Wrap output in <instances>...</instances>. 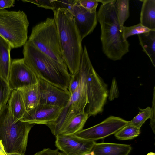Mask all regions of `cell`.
Returning <instances> with one entry per match:
<instances>
[{"label":"cell","instance_id":"obj_1","mask_svg":"<svg viewBox=\"0 0 155 155\" xmlns=\"http://www.w3.org/2000/svg\"><path fill=\"white\" fill-rule=\"evenodd\" d=\"M53 12L62 58L70 74L73 75L79 69L83 52L82 40L69 10L59 8Z\"/></svg>","mask_w":155,"mask_h":155},{"label":"cell","instance_id":"obj_2","mask_svg":"<svg viewBox=\"0 0 155 155\" xmlns=\"http://www.w3.org/2000/svg\"><path fill=\"white\" fill-rule=\"evenodd\" d=\"M116 1L101 4L97 12L98 21L101 26L103 51L108 58L114 61L121 60L129 52L130 46L129 42L123 36V27L120 25L117 18Z\"/></svg>","mask_w":155,"mask_h":155},{"label":"cell","instance_id":"obj_3","mask_svg":"<svg viewBox=\"0 0 155 155\" xmlns=\"http://www.w3.org/2000/svg\"><path fill=\"white\" fill-rule=\"evenodd\" d=\"M23 54L24 63L38 78L62 89H68L71 76L65 64L52 59L28 41L23 45Z\"/></svg>","mask_w":155,"mask_h":155},{"label":"cell","instance_id":"obj_4","mask_svg":"<svg viewBox=\"0 0 155 155\" xmlns=\"http://www.w3.org/2000/svg\"><path fill=\"white\" fill-rule=\"evenodd\" d=\"M14 119L8 104L0 110V140L7 154L18 153L25 155L29 133L34 125Z\"/></svg>","mask_w":155,"mask_h":155},{"label":"cell","instance_id":"obj_5","mask_svg":"<svg viewBox=\"0 0 155 155\" xmlns=\"http://www.w3.org/2000/svg\"><path fill=\"white\" fill-rule=\"evenodd\" d=\"M91 65V63L88 61H81L79 69L81 77L78 87L71 94L69 102L66 106L62 108L56 120L46 125L55 136L60 134L72 118L85 112V108L88 103L87 92V77Z\"/></svg>","mask_w":155,"mask_h":155},{"label":"cell","instance_id":"obj_6","mask_svg":"<svg viewBox=\"0 0 155 155\" xmlns=\"http://www.w3.org/2000/svg\"><path fill=\"white\" fill-rule=\"evenodd\" d=\"M29 25L27 15L23 11L0 10V36L12 49L23 46L27 41Z\"/></svg>","mask_w":155,"mask_h":155},{"label":"cell","instance_id":"obj_7","mask_svg":"<svg viewBox=\"0 0 155 155\" xmlns=\"http://www.w3.org/2000/svg\"><path fill=\"white\" fill-rule=\"evenodd\" d=\"M28 41L52 59L61 64H65L61 51L54 18H47L33 27Z\"/></svg>","mask_w":155,"mask_h":155},{"label":"cell","instance_id":"obj_8","mask_svg":"<svg viewBox=\"0 0 155 155\" xmlns=\"http://www.w3.org/2000/svg\"><path fill=\"white\" fill-rule=\"evenodd\" d=\"M107 85L99 75L92 65L88 73L87 92L88 101L86 111L90 116L102 113L108 96Z\"/></svg>","mask_w":155,"mask_h":155},{"label":"cell","instance_id":"obj_9","mask_svg":"<svg viewBox=\"0 0 155 155\" xmlns=\"http://www.w3.org/2000/svg\"><path fill=\"white\" fill-rule=\"evenodd\" d=\"M128 122L120 117L111 116L98 124L83 129L75 135L83 139L95 141L115 134L127 124Z\"/></svg>","mask_w":155,"mask_h":155},{"label":"cell","instance_id":"obj_10","mask_svg":"<svg viewBox=\"0 0 155 155\" xmlns=\"http://www.w3.org/2000/svg\"><path fill=\"white\" fill-rule=\"evenodd\" d=\"M38 78L23 59L11 60L8 84L12 90H20L38 83Z\"/></svg>","mask_w":155,"mask_h":155},{"label":"cell","instance_id":"obj_11","mask_svg":"<svg viewBox=\"0 0 155 155\" xmlns=\"http://www.w3.org/2000/svg\"><path fill=\"white\" fill-rule=\"evenodd\" d=\"M40 95L39 104L63 108L70 99L68 89L59 87L40 78H38Z\"/></svg>","mask_w":155,"mask_h":155},{"label":"cell","instance_id":"obj_12","mask_svg":"<svg viewBox=\"0 0 155 155\" xmlns=\"http://www.w3.org/2000/svg\"><path fill=\"white\" fill-rule=\"evenodd\" d=\"M55 137L56 147L65 155H83L90 153L96 143L75 134H59Z\"/></svg>","mask_w":155,"mask_h":155},{"label":"cell","instance_id":"obj_13","mask_svg":"<svg viewBox=\"0 0 155 155\" xmlns=\"http://www.w3.org/2000/svg\"><path fill=\"white\" fill-rule=\"evenodd\" d=\"M69 10L73 15L76 25L82 40L91 33L98 22L97 12L91 13L78 3L77 0Z\"/></svg>","mask_w":155,"mask_h":155},{"label":"cell","instance_id":"obj_14","mask_svg":"<svg viewBox=\"0 0 155 155\" xmlns=\"http://www.w3.org/2000/svg\"><path fill=\"white\" fill-rule=\"evenodd\" d=\"M62 108L38 104L27 111L20 121L33 124H44L54 121L58 117Z\"/></svg>","mask_w":155,"mask_h":155},{"label":"cell","instance_id":"obj_15","mask_svg":"<svg viewBox=\"0 0 155 155\" xmlns=\"http://www.w3.org/2000/svg\"><path fill=\"white\" fill-rule=\"evenodd\" d=\"M131 150L128 144L96 143L91 151L93 155H128Z\"/></svg>","mask_w":155,"mask_h":155},{"label":"cell","instance_id":"obj_16","mask_svg":"<svg viewBox=\"0 0 155 155\" xmlns=\"http://www.w3.org/2000/svg\"><path fill=\"white\" fill-rule=\"evenodd\" d=\"M8 102V109L13 119L20 120L26 111L21 91L18 90L12 91Z\"/></svg>","mask_w":155,"mask_h":155},{"label":"cell","instance_id":"obj_17","mask_svg":"<svg viewBox=\"0 0 155 155\" xmlns=\"http://www.w3.org/2000/svg\"><path fill=\"white\" fill-rule=\"evenodd\" d=\"M9 44L0 36V77L8 83L11 65Z\"/></svg>","mask_w":155,"mask_h":155},{"label":"cell","instance_id":"obj_18","mask_svg":"<svg viewBox=\"0 0 155 155\" xmlns=\"http://www.w3.org/2000/svg\"><path fill=\"white\" fill-rule=\"evenodd\" d=\"M142 1L140 14V23L151 30H155V0Z\"/></svg>","mask_w":155,"mask_h":155},{"label":"cell","instance_id":"obj_19","mask_svg":"<svg viewBox=\"0 0 155 155\" xmlns=\"http://www.w3.org/2000/svg\"><path fill=\"white\" fill-rule=\"evenodd\" d=\"M140 44L143 51L149 57L153 66H155V30L137 35Z\"/></svg>","mask_w":155,"mask_h":155},{"label":"cell","instance_id":"obj_20","mask_svg":"<svg viewBox=\"0 0 155 155\" xmlns=\"http://www.w3.org/2000/svg\"><path fill=\"white\" fill-rule=\"evenodd\" d=\"M19 90L21 92L26 111L39 104L40 95L38 83Z\"/></svg>","mask_w":155,"mask_h":155},{"label":"cell","instance_id":"obj_21","mask_svg":"<svg viewBox=\"0 0 155 155\" xmlns=\"http://www.w3.org/2000/svg\"><path fill=\"white\" fill-rule=\"evenodd\" d=\"M89 117L86 111L75 116L69 121L60 134H75L83 129Z\"/></svg>","mask_w":155,"mask_h":155},{"label":"cell","instance_id":"obj_22","mask_svg":"<svg viewBox=\"0 0 155 155\" xmlns=\"http://www.w3.org/2000/svg\"><path fill=\"white\" fill-rule=\"evenodd\" d=\"M115 7L119 23L122 27L129 16V0H116Z\"/></svg>","mask_w":155,"mask_h":155},{"label":"cell","instance_id":"obj_23","mask_svg":"<svg viewBox=\"0 0 155 155\" xmlns=\"http://www.w3.org/2000/svg\"><path fill=\"white\" fill-rule=\"evenodd\" d=\"M140 133V129L127 124L115 134L114 135L120 140H129L137 137Z\"/></svg>","mask_w":155,"mask_h":155},{"label":"cell","instance_id":"obj_24","mask_svg":"<svg viewBox=\"0 0 155 155\" xmlns=\"http://www.w3.org/2000/svg\"><path fill=\"white\" fill-rule=\"evenodd\" d=\"M138 109L139 110L138 114L131 120L129 121L128 124L140 129L146 120L150 118L151 108L147 107L143 109L138 107Z\"/></svg>","mask_w":155,"mask_h":155},{"label":"cell","instance_id":"obj_25","mask_svg":"<svg viewBox=\"0 0 155 155\" xmlns=\"http://www.w3.org/2000/svg\"><path fill=\"white\" fill-rule=\"evenodd\" d=\"M150 30L140 23L131 26L122 27L123 35L125 39L131 36L147 32Z\"/></svg>","mask_w":155,"mask_h":155},{"label":"cell","instance_id":"obj_26","mask_svg":"<svg viewBox=\"0 0 155 155\" xmlns=\"http://www.w3.org/2000/svg\"><path fill=\"white\" fill-rule=\"evenodd\" d=\"M12 91L8 83L0 77V110L7 104Z\"/></svg>","mask_w":155,"mask_h":155},{"label":"cell","instance_id":"obj_27","mask_svg":"<svg viewBox=\"0 0 155 155\" xmlns=\"http://www.w3.org/2000/svg\"><path fill=\"white\" fill-rule=\"evenodd\" d=\"M24 2L34 4L38 7L49 9L53 11L56 9L53 0H21Z\"/></svg>","mask_w":155,"mask_h":155},{"label":"cell","instance_id":"obj_28","mask_svg":"<svg viewBox=\"0 0 155 155\" xmlns=\"http://www.w3.org/2000/svg\"><path fill=\"white\" fill-rule=\"evenodd\" d=\"M78 3L87 10L91 13L96 12L98 5L97 0H77Z\"/></svg>","mask_w":155,"mask_h":155},{"label":"cell","instance_id":"obj_29","mask_svg":"<svg viewBox=\"0 0 155 155\" xmlns=\"http://www.w3.org/2000/svg\"><path fill=\"white\" fill-rule=\"evenodd\" d=\"M81 77V74L79 70L74 74L71 76L68 89L71 94L78 87L80 82Z\"/></svg>","mask_w":155,"mask_h":155},{"label":"cell","instance_id":"obj_30","mask_svg":"<svg viewBox=\"0 0 155 155\" xmlns=\"http://www.w3.org/2000/svg\"><path fill=\"white\" fill-rule=\"evenodd\" d=\"M53 0L56 9L59 8H66L69 10L77 1V0Z\"/></svg>","mask_w":155,"mask_h":155},{"label":"cell","instance_id":"obj_31","mask_svg":"<svg viewBox=\"0 0 155 155\" xmlns=\"http://www.w3.org/2000/svg\"><path fill=\"white\" fill-rule=\"evenodd\" d=\"M155 86L153 89V98L152 101V106L151 108V115L150 125V126L153 131L155 134Z\"/></svg>","mask_w":155,"mask_h":155},{"label":"cell","instance_id":"obj_32","mask_svg":"<svg viewBox=\"0 0 155 155\" xmlns=\"http://www.w3.org/2000/svg\"><path fill=\"white\" fill-rule=\"evenodd\" d=\"M58 149L52 150L49 148H44L37 152L34 155H60Z\"/></svg>","mask_w":155,"mask_h":155},{"label":"cell","instance_id":"obj_33","mask_svg":"<svg viewBox=\"0 0 155 155\" xmlns=\"http://www.w3.org/2000/svg\"><path fill=\"white\" fill-rule=\"evenodd\" d=\"M14 0H0V10L14 6Z\"/></svg>","mask_w":155,"mask_h":155},{"label":"cell","instance_id":"obj_34","mask_svg":"<svg viewBox=\"0 0 155 155\" xmlns=\"http://www.w3.org/2000/svg\"><path fill=\"white\" fill-rule=\"evenodd\" d=\"M116 0H97L98 2L101 3V4L105 5L114 2Z\"/></svg>","mask_w":155,"mask_h":155},{"label":"cell","instance_id":"obj_35","mask_svg":"<svg viewBox=\"0 0 155 155\" xmlns=\"http://www.w3.org/2000/svg\"><path fill=\"white\" fill-rule=\"evenodd\" d=\"M0 155H7L5 152L1 140H0Z\"/></svg>","mask_w":155,"mask_h":155},{"label":"cell","instance_id":"obj_36","mask_svg":"<svg viewBox=\"0 0 155 155\" xmlns=\"http://www.w3.org/2000/svg\"><path fill=\"white\" fill-rule=\"evenodd\" d=\"M7 155H25L23 154H21L18 153H11L10 154H8Z\"/></svg>","mask_w":155,"mask_h":155},{"label":"cell","instance_id":"obj_37","mask_svg":"<svg viewBox=\"0 0 155 155\" xmlns=\"http://www.w3.org/2000/svg\"><path fill=\"white\" fill-rule=\"evenodd\" d=\"M146 155H155V153L153 152H150L148 153Z\"/></svg>","mask_w":155,"mask_h":155},{"label":"cell","instance_id":"obj_38","mask_svg":"<svg viewBox=\"0 0 155 155\" xmlns=\"http://www.w3.org/2000/svg\"><path fill=\"white\" fill-rule=\"evenodd\" d=\"M83 155H93V154L92 152L91 151V152L90 153H87Z\"/></svg>","mask_w":155,"mask_h":155},{"label":"cell","instance_id":"obj_39","mask_svg":"<svg viewBox=\"0 0 155 155\" xmlns=\"http://www.w3.org/2000/svg\"><path fill=\"white\" fill-rule=\"evenodd\" d=\"M59 154L60 155H65L64 153L61 152H59Z\"/></svg>","mask_w":155,"mask_h":155}]
</instances>
